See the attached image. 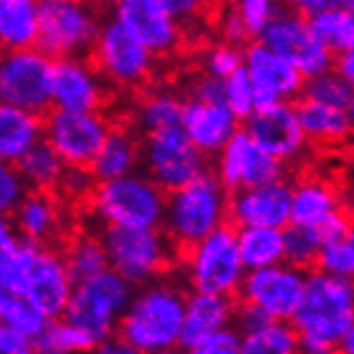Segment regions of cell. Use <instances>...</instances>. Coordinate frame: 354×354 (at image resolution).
<instances>
[{"label":"cell","instance_id":"obj_16","mask_svg":"<svg viewBox=\"0 0 354 354\" xmlns=\"http://www.w3.org/2000/svg\"><path fill=\"white\" fill-rule=\"evenodd\" d=\"M245 71L254 82L256 112L288 103V99L305 91L307 80L288 60L268 50L260 41L247 46Z\"/></svg>","mask_w":354,"mask_h":354},{"label":"cell","instance_id":"obj_22","mask_svg":"<svg viewBox=\"0 0 354 354\" xmlns=\"http://www.w3.org/2000/svg\"><path fill=\"white\" fill-rule=\"evenodd\" d=\"M180 127L202 155H219L239 133V118L227 110L225 103L187 99Z\"/></svg>","mask_w":354,"mask_h":354},{"label":"cell","instance_id":"obj_46","mask_svg":"<svg viewBox=\"0 0 354 354\" xmlns=\"http://www.w3.org/2000/svg\"><path fill=\"white\" fill-rule=\"evenodd\" d=\"M241 342L243 335L236 328H223L215 335L206 337L192 350H187L185 354H241Z\"/></svg>","mask_w":354,"mask_h":354},{"label":"cell","instance_id":"obj_49","mask_svg":"<svg viewBox=\"0 0 354 354\" xmlns=\"http://www.w3.org/2000/svg\"><path fill=\"white\" fill-rule=\"evenodd\" d=\"M35 339L15 333L7 326H0V354H35Z\"/></svg>","mask_w":354,"mask_h":354},{"label":"cell","instance_id":"obj_27","mask_svg":"<svg viewBox=\"0 0 354 354\" xmlns=\"http://www.w3.org/2000/svg\"><path fill=\"white\" fill-rule=\"evenodd\" d=\"M142 159V147L133 133L124 129H112L101 153L97 155L91 170L99 183H112L124 176L136 174Z\"/></svg>","mask_w":354,"mask_h":354},{"label":"cell","instance_id":"obj_45","mask_svg":"<svg viewBox=\"0 0 354 354\" xmlns=\"http://www.w3.org/2000/svg\"><path fill=\"white\" fill-rule=\"evenodd\" d=\"M97 176L91 168H80V165H67L65 174H62L60 183H58V189L60 194H65L71 200H82L95 194L97 189Z\"/></svg>","mask_w":354,"mask_h":354},{"label":"cell","instance_id":"obj_21","mask_svg":"<svg viewBox=\"0 0 354 354\" xmlns=\"http://www.w3.org/2000/svg\"><path fill=\"white\" fill-rule=\"evenodd\" d=\"M75 283L69 275L65 258H60L58 254L50 252V249H39L24 297L50 322H54L65 318Z\"/></svg>","mask_w":354,"mask_h":354},{"label":"cell","instance_id":"obj_28","mask_svg":"<svg viewBox=\"0 0 354 354\" xmlns=\"http://www.w3.org/2000/svg\"><path fill=\"white\" fill-rule=\"evenodd\" d=\"M236 239L247 273L279 266L286 262L283 230H275V227H239Z\"/></svg>","mask_w":354,"mask_h":354},{"label":"cell","instance_id":"obj_42","mask_svg":"<svg viewBox=\"0 0 354 354\" xmlns=\"http://www.w3.org/2000/svg\"><path fill=\"white\" fill-rule=\"evenodd\" d=\"M204 69L206 75L225 82L227 77L245 69V52L230 44L213 46L204 54Z\"/></svg>","mask_w":354,"mask_h":354},{"label":"cell","instance_id":"obj_13","mask_svg":"<svg viewBox=\"0 0 354 354\" xmlns=\"http://www.w3.org/2000/svg\"><path fill=\"white\" fill-rule=\"evenodd\" d=\"M46 142L67 165L91 168L110 136V124L99 112H62L48 114Z\"/></svg>","mask_w":354,"mask_h":354},{"label":"cell","instance_id":"obj_3","mask_svg":"<svg viewBox=\"0 0 354 354\" xmlns=\"http://www.w3.org/2000/svg\"><path fill=\"white\" fill-rule=\"evenodd\" d=\"M292 322L301 337L339 348L354 326V281L322 270L307 275L305 301Z\"/></svg>","mask_w":354,"mask_h":354},{"label":"cell","instance_id":"obj_15","mask_svg":"<svg viewBox=\"0 0 354 354\" xmlns=\"http://www.w3.org/2000/svg\"><path fill=\"white\" fill-rule=\"evenodd\" d=\"M217 178L225 189L241 192L283 180V163L260 149L245 131H239L217 155Z\"/></svg>","mask_w":354,"mask_h":354},{"label":"cell","instance_id":"obj_12","mask_svg":"<svg viewBox=\"0 0 354 354\" xmlns=\"http://www.w3.org/2000/svg\"><path fill=\"white\" fill-rule=\"evenodd\" d=\"M305 292L307 275L286 262L247 273L239 290L243 303L260 307L275 322L295 320L305 301Z\"/></svg>","mask_w":354,"mask_h":354},{"label":"cell","instance_id":"obj_43","mask_svg":"<svg viewBox=\"0 0 354 354\" xmlns=\"http://www.w3.org/2000/svg\"><path fill=\"white\" fill-rule=\"evenodd\" d=\"M236 7L249 37H258V39L275 22V17L281 11V7H277L273 0H243Z\"/></svg>","mask_w":354,"mask_h":354},{"label":"cell","instance_id":"obj_38","mask_svg":"<svg viewBox=\"0 0 354 354\" xmlns=\"http://www.w3.org/2000/svg\"><path fill=\"white\" fill-rule=\"evenodd\" d=\"M37 344L54 348L60 354H84V352L97 350L99 346L86 330L73 326L65 318L50 322V326L46 328L44 335L37 339Z\"/></svg>","mask_w":354,"mask_h":354},{"label":"cell","instance_id":"obj_54","mask_svg":"<svg viewBox=\"0 0 354 354\" xmlns=\"http://www.w3.org/2000/svg\"><path fill=\"white\" fill-rule=\"evenodd\" d=\"M333 69H335L346 82H350V84L354 86V50L335 56V65H333Z\"/></svg>","mask_w":354,"mask_h":354},{"label":"cell","instance_id":"obj_14","mask_svg":"<svg viewBox=\"0 0 354 354\" xmlns=\"http://www.w3.org/2000/svg\"><path fill=\"white\" fill-rule=\"evenodd\" d=\"M153 56L114 17L101 26L93 48L97 71L118 86H136L147 80L153 69Z\"/></svg>","mask_w":354,"mask_h":354},{"label":"cell","instance_id":"obj_9","mask_svg":"<svg viewBox=\"0 0 354 354\" xmlns=\"http://www.w3.org/2000/svg\"><path fill=\"white\" fill-rule=\"evenodd\" d=\"M54 58L39 48L7 52L0 62V97L3 106L26 110L30 114H44L52 99Z\"/></svg>","mask_w":354,"mask_h":354},{"label":"cell","instance_id":"obj_44","mask_svg":"<svg viewBox=\"0 0 354 354\" xmlns=\"http://www.w3.org/2000/svg\"><path fill=\"white\" fill-rule=\"evenodd\" d=\"M28 196V185L13 165L0 168V208L3 213H15Z\"/></svg>","mask_w":354,"mask_h":354},{"label":"cell","instance_id":"obj_51","mask_svg":"<svg viewBox=\"0 0 354 354\" xmlns=\"http://www.w3.org/2000/svg\"><path fill=\"white\" fill-rule=\"evenodd\" d=\"M350 225H352V221L346 215H342V213L333 215L322 227H318V234L322 239V247L328 245V243H335L337 239H342L350 230Z\"/></svg>","mask_w":354,"mask_h":354},{"label":"cell","instance_id":"obj_30","mask_svg":"<svg viewBox=\"0 0 354 354\" xmlns=\"http://www.w3.org/2000/svg\"><path fill=\"white\" fill-rule=\"evenodd\" d=\"M17 234L28 243H44L58 230V208L44 192H32L13 213Z\"/></svg>","mask_w":354,"mask_h":354},{"label":"cell","instance_id":"obj_39","mask_svg":"<svg viewBox=\"0 0 354 354\" xmlns=\"http://www.w3.org/2000/svg\"><path fill=\"white\" fill-rule=\"evenodd\" d=\"M283 234H286V264L301 270L311 264H318L322 254V239L318 230L288 225Z\"/></svg>","mask_w":354,"mask_h":354},{"label":"cell","instance_id":"obj_18","mask_svg":"<svg viewBox=\"0 0 354 354\" xmlns=\"http://www.w3.org/2000/svg\"><path fill=\"white\" fill-rule=\"evenodd\" d=\"M230 217L239 227L286 230L292 223V187L286 180H277L241 189L230 198Z\"/></svg>","mask_w":354,"mask_h":354},{"label":"cell","instance_id":"obj_34","mask_svg":"<svg viewBox=\"0 0 354 354\" xmlns=\"http://www.w3.org/2000/svg\"><path fill=\"white\" fill-rule=\"evenodd\" d=\"M241 354H301V335L288 322H270L258 333L243 335Z\"/></svg>","mask_w":354,"mask_h":354},{"label":"cell","instance_id":"obj_55","mask_svg":"<svg viewBox=\"0 0 354 354\" xmlns=\"http://www.w3.org/2000/svg\"><path fill=\"white\" fill-rule=\"evenodd\" d=\"M301 354H335V346L320 339L301 337Z\"/></svg>","mask_w":354,"mask_h":354},{"label":"cell","instance_id":"obj_17","mask_svg":"<svg viewBox=\"0 0 354 354\" xmlns=\"http://www.w3.org/2000/svg\"><path fill=\"white\" fill-rule=\"evenodd\" d=\"M112 17L151 54H168L180 41L178 22L165 13L161 0H120Z\"/></svg>","mask_w":354,"mask_h":354},{"label":"cell","instance_id":"obj_58","mask_svg":"<svg viewBox=\"0 0 354 354\" xmlns=\"http://www.w3.org/2000/svg\"><path fill=\"white\" fill-rule=\"evenodd\" d=\"M348 116H350V122H352V127H354V97H352V101H350V106H348Z\"/></svg>","mask_w":354,"mask_h":354},{"label":"cell","instance_id":"obj_6","mask_svg":"<svg viewBox=\"0 0 354 354\" xmlns=\"http://www.w3.org/2000/svg\"><path fill=\"white\" fill-rule=\"evenodd\" d=\"M247 268L241 260L236 230L219 227L192 249H187V279L194 292L230 297L239 292Z\"/></svg>","mask_w":354,"mask_h":354},{"label":"cell","instance_id":"obj_41","mask_svg":"<svg viewBox=\"0 0 354 354\" xmlns=\"http://www.w3.org/2000/svg\"><path fill=\"white\" fill-rule=\"evenodd\" d=\"M223 103L236 118L249 120L254 116L256 112L254 82L245 69L223 82Z\"/></svg>","mask_w":354,"mask_h":354},{"label":"cell","instance_id":"obj_48","mask_svg":"<svg viewBox=\"0 0 354 354\" xmlns=\"http://www.w3.org/2000/svg\"><path fill=\"white\" fill-rule=\"evenodd\" d=\"M219 32L223 37V44H230L236 48L249 39V32L245 28L241 13H239V7H227L219 15Z\"/></svg>","mask_w":354,"mask_h":354},{"label":"cell","instance_id":"obj_57","mask_svg":"<svg viewBox=\"0 0 354 354\" xmlns=\"http://www.w3.org/2000/svg\"><path fill=\"white\" fill-rule=\"evenodd\" d=\"M35 346H37V352H35V354H60L58 350L48 348V346H44V344H37V342H35Z\"/></svg>","mask_w":354,"mask_h":354},{"label":"cell","instance_id":"obj_52","mask_svg":"<svg viewBox=\"0 0 354 354\" xmlns=\"http://www.w3.org/2000/svg\"><path fill=\"white\" fill-rule=\"evenodd\" d=\"M161 7L165 9L170 17H174L176 22H183V19H189L198 13L200 5L196 0H161Z\"/></svg>","mask_w":354,"mask_h":354},{"label":"cell","instance_id":"obj_40","mask_svg":"<svg viewBox=\"0 0 354 354\" xmlns=\"http://www.w3.org/2000/svg\"><path fill=\"white\" fill-rule=\"evenodd\" d=\"M318 266L322 273L354 281V223L342 239L322 247Z\"/></svg>","mask_w":354,"mask_h":354},{"label":"cell","instance_id":"obj_8","mask_svg":"<svg viewBox=\"0 0 354 354\" xmlns=\"http://www.w3.org/2000/svg\"><path fill=\"white\" fill-rule=\"evenodd\" d=\"M99 19L91 7L75 0H41L37 48L54 60L75 58L95 48Z\"/></svg>","mask_w":354,"mask_h":354},{"label":"cell","instance_id":"obj_35","mask_svg":"<svg viewBox=\"0 0 354 354\" xmlns=\"http://www.w3.org/2000/svg\"><path fill=\"white\" fill-rule=\"evenodd\" d=\"M0 320H3V326L22 333L35 342L50 326V320L26 297L17 295H0Z\"/></svg>","mask_w":354,"mask_h":354},{"label":"cell","instance_id":"obj_20","mask_svg":"<svg viewBox=\"0 0 354 354\" xmlns=\"http://www.w3.org/2000/svg\"><path fill=\"white\" fill-rule=\"evenodd\" d=\"M52 99L62 112H97L103 101L101 73L82 56L54 60Z\"/></svg>","mask_w":354,"mask_h":354},{"label":"cell","instance_id":"obj_11","mask_svg":"<svg viewBox=\"0 0 354 354\" xmlns=\"http://www.w3.org/2000/svg\"><path fill=\"white\" fill-rule=\"evenodd\" d=\"M260 44L288 60L305 80L333 71L335 58L311 28L309 17L299 11L281 9L275 22L260 37Z\"/></svg>","mask_w":354,"mask_h":354},{"label":"cell","instance_id":"obj_23","mask_svg":"<svg viewBox=\"0 0 354 354\" xmlns=\"http://www.w3.org/2000/svg\"><path fill=\"white\" fill-rule=\"evenodd\" d=\"M236 305L230 297H217V295H200L194 292L187 299L185 309V322L180 333V348L187 352L206 337L215 333L230 328V322L234 320Z\"/></svg>","mask_w":354,"mask_h":354},{"label":"cell","instance_id":"obj_24","mask_svg":"<svg viewBox=\"0 0 354 354\" xmlns=\"http://www.w3.org/2000/svg\"><path fill=\"white\" fill-rule=\"evenodd\" d=\"M44 124L37 114L3 106L0 108V157L5 165L19 163L44 140Z\"/></svg>","mask_w":354,"mask_h":354},{"label":"cell","instance_id":"obj_4","mask_svg":"<svg viewBox=\"0 0 354 354\" xmlns=\"http://www.w3.org/2000/svg\"><path fill=\"white\" fill-rule=\"evenodd\" d=\"M93 211L106 227H157L165 219L168 198L147 174H131L112 183H99Z\"/></svg>","mask_w":354,"mask_h":354},{"label":"cell","instance_id":"obj_1","mask_svg":"<svg viewBox=\"0 0 354 354\" xmlns=\"http://www.w3.org/2000/svg\"><path fill=\"white\" fill-rule=\"evenodd\" d=\"M187 297L172 281H153L133 297L118 326V337L142 354H159L180 346Z\"/></svg>","mask_w":354,"mask_h":354},{"label":"cell","instance_id":"obj_26","mask_svg":"<svg viewBox=\"0 0 354 354\" xmlns=\"http://www.w3.org/2000/svg\"><path fill=\"white\" fill-rule=\"evenodd\" d=\"M0 41L7 52L37 48L39 3L35 0H0Z\"/></svg>","mask_w":354,"mask_h":354},{"label":"cell","instance_id":"obj_19","mask_svg":"<svg viewBox=\"0 0 354 354\" xmlns=\"http://www.w3.org/2000/svg\"><path fill=\"white\" fill-rule=\"evenodd\" d=\"M245 133L279 161L299 157L307 142L299 112L290 103H279L275 108L254 112L245 124Z\"/></svg>","mask_w":354,"mask_h":354},{"label":"cell","instance_id":"obj_32","mask_svg":"<svg viewBox=\"0 0 354 354\" xmlns=\"http://www.w3.org/2000/svg\"><path fill=\"white\" fill-rule=\"evenodd\" d=\"M65 264L69 268V275L75 286L88 283L110 270L106 247H103L101 239H95V236L75 239L65 254Z\"/></svg>","mask_w":354,"mask_h":354},{"label":"cell","instance_id":"obj_37","mask_svg":"<svg viewBox=\"0 0 354 354\" xmlns=\"http://www.w3.org/2000/svg\"><path fill=\"white\" fill-rule=\"evenodd\" d=\"M303 95H305V99L322 103V106L348 110L350 101L354 97V86L350 84V82H346L335 69H333V71H326L318 77L307 80Z\"/></svg>","mask_w":354,"mask_h":354},{"label":"cell","instance_id":"obj_2","mask_svg":"<svg viewBox=\"0 0 354 354\" xmlns=\"http://www.w3.org/2000/svg\"><path fill=\"white\" fill-rule=\"evenodd\" d=\"M225 217H230L227 189L217 174L206 172L168 196L163 225L172 243L192 249L223 227Z\"/></svg>","mask_w":354,"mask_h":354},{"label":"cell","instance_id":"obj_25","mask_svg":"<svg viewBox=\"0 0 354 354\" xmlns=\"http://www.w3.org/2000/svg\"><path fill=\"white\" fill-rule=\"evenodd\" d=\"M339 213V200L333 187L324 180L309 178L292 189V223L318 230L333 215Z\"/></svg>","mask_w":354,"mask_h":354},{"label":"cell","instance_id":"obj_56","mask_svg":"<svg viewBox=\"0 0 354 354\" xmlns=\"http://www.w3.org/2000/svg\"><path fill=\"white\" fill-rule=\"evenodd\" d=\"M339 354H354V326L339 346Z\"/></svg>","mask_w":354,"mask_h":354},{"label":"cell","instance_id":"obj_50","mask_svg":"<svg viewBox=\"0 0 354 354\" xmlns=\"http://www.w3.org/2000/svg\"><path fill=\"white\" fill-rule=\"evenodd\" d=\"M189 99L206 101V103H223V82L211 75H204L194 82Z\"/></svg>","mask_w":354,"mask_h":354},{"label":"cell","instance_id":"obj_10","mask_svg":"<svg viewBox=\"0 0 354 354\" xmlns=\"http://www.w3.org/2000/svg\"><path fill=\"white\" fill-rule=\"evenodd\" d=\"M142 161L147 176L165 194H174L206 174V155L187 138L183 127L149 133L142 144Z\"/></svg>","mask_w":354,"mask_h":354},{"label":"cell","instance_id":"obj_53","mask_svg":"<svg viewBox=\"0 0 354 354\" xmlns=\"http://www.w3.org/2000/svg\"><path fill=\"white\" fill-rule=\"evenodd\" d=\"M97 354H142V352L120 337H110L97 346Z\"/></svg>","mask_w":354,"mask_h":354},{"label":"cell","instance_id":"obj_7","mask_svg":"<svg viewBox=\"0 0 354 354\" xmlns=\"http://www.w3.org/2000/svg\"><path fill=\"white\" fill-rule=\"evenodd\" d=\"M101 243L110 268L129 283H153L172 256V239L157 227H106Z\"/></svg>","mask_w":354,"mask_h":354},{"label":"cell","instance_id":"obj_5","mask_svg":"<svg viewBox=\"0 0 354 354\" xmlns=\"http://www.w3.org/2000/svg\"><path fill=\"white\" fill-rule=\"evenodd\" d=\"M133 297V283L110 268L101 277L75 286L65 311V320L86 330L97 344H101L110 339L120 326V320Z\"/></svg>","mask_w":354,"mask_h":354},{"label":"cell","instance_id":"obj_31","mask_svg":"<svg viewBox=\"0 0 354 354\" xmlns=\"http://www.w3.org/2000/svg\"><path fill=\"white\" fill-rule=\"evenodd\" d=\"M309 22L333 56L354 50V0L328 3L324 11L309 17Z\"/></svg>","mask_w":354,"mask_h":354},{"label":"cell","instance_id":"obj_33","mask_svg":"<svg viewBox=\"0 0 354 354\" xmlns=\"http://www.w3.org/2000/svg\"><path fill=\"white\" fill-rule=\"evenodd\" d=\"M15 168L22 174L28 187H32L37 192H46L50 187H58L62 174L67 170V163L62 161L60 155L44 140L41 144H37Z\"/></svg>","mask_w":354,"mask_h":354},{"label":"cell","instance_id":"obj_29","mask_svg":"<svg viewBox=\"0 0 354 354\" xmlns=\"http://www.w3.org/2000/svg\"><path fill=\"white\" fill-rule=\"evenodd\" d=\"M299 120L307 140L322 142V144H337L352 133V122L346 110L328 108L322 103L303 99L299 106Z\"/></svg>","mask_w":354,"mask_h":354},{"label":"cell","instance_id":"obj_47","mask_svg":"<svg viewBox=\"0 0 354 354\" xmlns=\"http://www.w3.org/2000/svg\"><path fill=\"white\" fill-rule=\"evenodd\" d=\"M270 320L264 311L256 305H249V303H241L236 305V311H234V328L241 333V335H249V333H258L262 330L264 326H268Z\"/></svg>","mask_w":354,"mask_h":354},{"label":"cell","instance_id":"obj_36","mask_svg":"<svg viewBox=\"0 0 354 354\" xmlns=\"http://www.w3.org/2000/svg\"><path fill=\"white\" fill-rule=\"evenodd\" d=\"M183 106L174 95L170 93H155L142 101L138 110V122L140 127L149 133H157L163 129L180 127L183 122Z\"/></svg>","mask_w":354,"mask_h":354}]
</instances>
